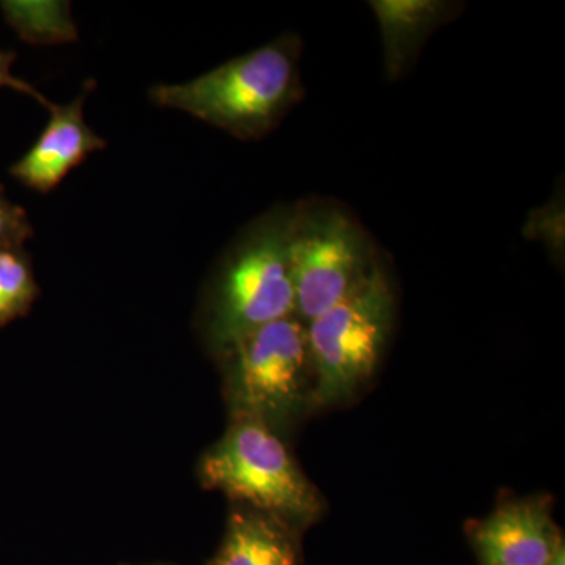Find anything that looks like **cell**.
I'll use <instances>...</instances> for the list:
<instances>
[{"label":"cell","mask_w":565,"mask_h":565,"mask_svg":"<svg viewBox=\"0 0 565 565\" xmlns=\"http://www.w3.org/2000/svg\"><path fill=\"white\" fill-rule=\"evenodd\" d=\"M300 57L302 40L285 33L196 79L154 85L150 98L156 106L185 111L237 139H263L303 99Z\"/></svg>","instance_id":"obj_1"},{"label":"cell","mask_w":565,"mask_h":565,"mask_svg":"<svg viewBox=\"0 0 565 565\" xmlns=\"http://www.w3.org/2000/svg\"><path fill=\"white\" fill-rule=\"evenodd\" d=\"M294 210L278 206L256 218L218 263L200 316L204 343L215 355L267 323L296 316Z\"/></svg>","instance_id":"obj_2"},{"label":"cell","mask_w":565,"mask_h":565,"mask_svg":"<svg viewBox=\"0 0 565 565\" xmlns=\"http://www.w3.org/2000/svg\"><path fill=\"white\" fill-rule=\"evenodd\" d=\"M200 484L233 504L277 516L303 533L322 519L321 492L294 459L282 435L258 419L232 418L199 462Z\"/></svg>","instance_id":"obj_3"},{"label":"cell","mask_w":565,"mask_h":565,"mask_svg":"<svg viewBox=\"0 0 565 565\" xmlns=\"http://www.w3.org/2000/svg\"><path fill=\"white\" fill-rule=\"evenodd\" d=\"M396 316L392 278L379 258L341 302L307 326L313 367L311 408L343 404L373 377Z\"/></svg>","instance_id":"obj_4"},{"label":"cell","mask_w":565,"mask_h":565,"mask_svg":"<svg viewBox=\"0 0 565 565\" xmlns=\"http://www.w3.org/2000/svg\"><path fill=\"white\" fill-rule=\"evenodd\" d=\"M218 359L230 418L258 419L282 435L310 411L313 367L307 326L297 316L248 333Z\"/></svg>","instance_id":"obj_5"},{"label":"cell","mask_w":565,"mask_h":565,"mask_svg":"<svg viewBox=\"0 0 565 565\" xmlns=\"http://www.w3.org/2000/svg\"><path fill=\"white\" fill-rule=\"evenodd\" d=\"M296 316L313 321L370 274L379 256L362 225L333 202L296 204L289 244Z\"/></svg>","instance_id":"obj_6"},{"label":"cell","mask_w":565,"mask_h":565,"mask_svg":"<svg viewBox=\"0 0 565 565\" xmlns=\"http://www.w3.org/2000/svg\"><path fill=\"white\" fill-rule=\"evenodd\" d=\"M470 539L478 565H546L565 545L544 498L505 501L475 523Z\"/></svg>","instance_id":"obj_7"},{"label":"cell","mask_w":565,"mask_h":565,"mask_svg":"<svg viewBox=\"0 0 565 565\" xmlns=\"http://www.w3.org/2000/svg\"><path fill=\"white\" fill-rule=\"evenodd\" d=\"M95 85V81L85 82L79 95L65 106L51 103L47 107L51 118L46 128L31 150L10 167L14 180L31 191L46 195L88 154L106 148L107 141L93 131L84 118V103Z\"/></svg>","instance_id":"obj_8"},{"label":"cell","mask_w":565,"mask_h":565,"mask_svg":"<svg viewBox=\"0 0 565 565\" xmlns=\"http://www.w3.org/2000/svg\"><path fill=\"white\" fill-rule=\"evenodd\" d=\"M370 6L381 29L388 81L401 79L429 36L460 11L459 3L445 0H374Z\"/></svg>","instance_id":"obj_9"},{"label":"cell","mask_w":565,"mask_h":565,"mask_svg":"<svg viewBox=\"0 0 565 565\" xmlns=\"http://www.w3.org/2000/svg\"><path fill=\"white\" fill-rule=\"evenodd\" d=\"M302 533L277 516L233 504L217 553L206 565H303Z\"/></svg>","instance_id":"obj_10"},{"label":"cell","mask_w":565,"mask_h":565,"mask_svg":"<svg viewBox=\"0 0 565 565\" xmlns=\"http://www.w3.org/2000/svg\"><path fill=\"white\" fill-rule=\"evenodd\" d=\"M39 296L31 256L24 248H0V330L28 316Z\"/></svg>","instance_id":"obj_11"},{"label":"cell","mask_w":565,"mask_h":565,"mask_svg":"<svg viewBox=\"0 0 565 565\" xmlns=\"http://www.w3.org/2000/svg\"><path fill=\"white\" fill-rule=\"evenodd\" d=\"M31 237L33 228L28 212L11 203L0 184V248H24Z\"/></svg>","instance_id":"obj_12"},{"label":"cell","mask_w":565,"mask_h":565,"mask_svg":"<svg viewBox=\"0 0 565 565\" xmlns=\"http://www.w3.org/2000/svg\"><path fill=\"white\" fill-rule=\"evenodd\" d=\"M526 234H533L534 239L544 241L548 247H553L555 253L563 248L564 236V210L563 203H552L544 210L533 212V218H530L525 230Z\"/></svg>","instance_id":"obj_13"},{"label":"cell","mask_w":565,"mask_h":565,"mask_svg":"<svg viewBox=\"0 0 565 565\" xmlns=\"http://www.w3.org/2000/svg\"><path fill=\"white\" fill-rule=\"evenodd\" d=\"M14 61H17V52L0 50V88H13V90L32 96L33 99L43 104L47 109L51 103L40 92H36L29 82L20 79V77L11 73V66H13Z\"/></svg>","instance_id":"obj_14"},{"label":"cell","mask_w":565,"mask_h":565,"mask_svg":"<svg viewBox=\"0 0 565 565\" xmlns=\"http://www.w3.org/2000/svg\"><path fill=\"white\" fill-rule=\"evenodd\" d=\"M546 565H565V545L563 548H559V552H557L556 555L553 556V559Z\"/></svg>","instance_id":"obj_15"}]
</instances>
